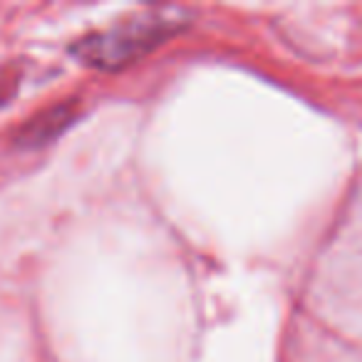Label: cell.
<instances>
[{
	"label": "cell",
	"instance_id": "6da1fadb",
	"mask_svg": "<svg viewBox=\"0 0 362 362\" xmlns=\"http://www.w3.org/2000/svg\"><path fill=\"white\" fill-rule=\"evenodd\" d=\"M169 33H174V25H169V21L164 18H134L82 40L77 45V52L87 65L112 70V67L127 65L134 57L146 55L151 47L164 42Z\"/></svg>",
	"mask_w": 362,
	"mask_h": 362
},
{
	"label": "cell",
	"instance_id": "7a4b0ae2",
	"mask_svg": "<svg viewBox=\"0 0 362 362\" xmlns=\"http://www.w3.org/2000/svg\"><path fill=\"white\" fill-rule=\"evenodd\" d=\"M11 87H13V82L8 80L6 75H0V105L6 102V97L11 95Z\"/></svg>",
	"mask_w": 362,
	"mask_h": 362
}]
</instances>
